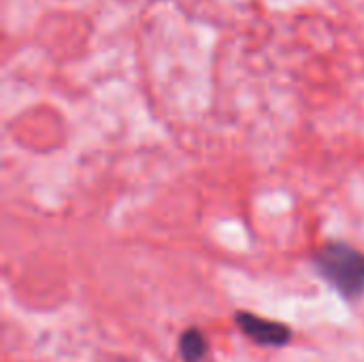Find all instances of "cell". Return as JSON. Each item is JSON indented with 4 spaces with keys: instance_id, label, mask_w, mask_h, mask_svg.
Returning a JSON list of instances; mask_svg holds the SVG:
<instances>
[{
    "instance_id": "obj_2",
    "label": "cell",
    "mask_w": 364,
    "mask_h": 362,
    "mask_svg": "<svg viewBox=\"0 0 364 362\" xmlns=\"http://www.w3.org/2000/svg\"><path fill=\"white\" fill-rule=\"evenodd\" d=\"M235 320H237L239 331L245 337H250L252 341H256L258 346H264V348H284L292 339V331L286 324H282V322H271V320H264V318L254 316L250 312L237 314Z\"/></svg>"
},
{
    "instance_id": "obj_1",
    "label": "cell",
    "mask_w": 364,
    "mask_h": 362,
    "mask_svg": "<svg viewBox=\"0 0 364 362\" xmlns=\"http://www.w3.org/2000/svg\"><path fill=\"white\" fill-rule=\"evenodd\" d=\"M314 265L324 282H328L343 299H358L364 294V254L356 247L335 241L324 245Z\"/></svg>"
},
{
    "instance_id": "obj_3",
    "label": "cell",
    "mask_w": 364,
    "mask_h": 362,
    "mask_svg": "<svg viewBox=\"0 0 364 362\" xmlns=\"http://www.w3.org/2000/svg\"><path fill=\"white\" fill-rule=\"evenodd\" d=\"M207 337L198 331V329H188L183 331L181 339H179V354L183 362H203L207 358Z\"/></svg>"
}]
</instances>
